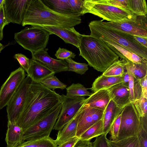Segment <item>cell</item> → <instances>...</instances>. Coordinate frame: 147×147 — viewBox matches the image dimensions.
Masks as SVG:
<instances>
[{
	"label": "cell",
	"mask_w": 147,
	"mask_h": 147,
	"mask_svg": "<svg viewBox=\"0 0 147 147\" xmlns=\"http://www.w3.org/2000/svg\"><path fill=\"white\" fill-rule=\"evenodd\" d=\"M61 96L41 83L33 82L16 123L23 131L61 103Z\"/></svg>",
	"instance_id": "cell-1"
},
{
	"label": "cell",
	"mask_w": 147,
	"mask_h": 147,
	"mask_svg": "<svg viewBox=\"0 0 147 147\" xmlns=\"http://www.w3.org/2000/svg\"><path fill=\"white\" fill-rule=\"evenodd\" d=\"M80 13L65 14L55 12L41 0H28L22 26H46L71 28L81 22Z\"/></svg>",
	"instance_id": "cell-2"
},
{
	"label": "cell",
	"mask_w": 147,
	"mask_h": 147,
	"mask_svg": "<svg viewBox=\"0 0 147 147\" xmlns=\"http://www.w3.org/2000/svg\"><path fill=\"white\" fill-rule=\"evenodd\" d=\"M78 49L88 65L103 73L119 57L105 41L90 35L82 34Z\"/></svg>",
	"instance_id": "cell-3"
},
{
	"label": "cell",
	"mask_w": 147,
	"mask_h": 147,
	"mask_svg": "<svg viewBox=\"0 0 147 147\" xmlns=\"http://www.w3.org/2000/svg\"><path fill=\"white\" fill-rule=\"evenodd\" d=\"M102 22V20H95L89 23L90 36L114 42L147 60V48L138 43L134 36L107 26Z\"/></svg>",
	"instance_id": "cell-4"
},
{
	"label": "cell",
	"mask_w": 147,
	"mask_h": 147,
	"mask_svg": "<svg viewBox=\"0 0 147 147\" xmlns=\"http://www.w3.org/2000/svg\"><path fill=\"white\" fill-rule=\"evenodd\" d=\"M90 13L109 22L135 19L137 16L125 9L112 6L99 0H83L81 16Z\"/></svg>",
	"instance_id": "cell-5"
},
{
	"label": "cell",
	"mask_w": 147,
	"mask_h": 147,
	"mask_svg": "<svg viewBox=\"0 0 147 147\" xmlns=\"http://www.w3.org/2000/svg\"><path fill=\"white\" fill-rule=\"evenodd\" d=\"M50 34L39 26L26 27L14 34L16 42L32 53L45 49Z\"/></svg>",
	"instance_id": "cell-6"
},
{
	"label": "cell",
	"mask_w": 147,
	"mask_h": 147,
	"mask_svg": "<svg viewBox=\"0 0 147 147\" xmlns=\"http://www.w3.org/2000/svg\"><path fill=\"white\" fill-rule=\"evenodd\" d=\"M62 107L60 104L24 131V141L35 140L49 137Z\"/></svg>",
	"instance_id": "cell-7"
},
{
	"label": "cell",
	"mask_w": 147,
	"mask_h": 147,
	"mask_svg": "<svg viewBox=\"0 0 147 147\" xmlns=\"http://www.w3.org/2000/svg\"><path fill=\"white\" fill-rule=\"evenodd\" d=\"M121 113L120 126L116 140L138 136L142 129L140 117L134 104L131 103L125 106Z\"/></svg>",
	"instance_id": "cell-8"
},
{
	"label": "cell",
	"mask_w": 147,
	"mask_h": 147,
	"mask_svg": "<svg viewBox=\"0 0 147 147\" xmlns=\"http://www.w3.org/2000/svg\"><path fill=\"white\" fill-rule=\"evenodd\" d=\"M62 107L53 129L59 131L76 115L86 98L83 96L69 97L62 94Z\"/></svg>",
	"instance_id": "cell-9"
},
{
	"label": "cell",
	"mask_w": 147,
	"mask_h": 147,
	"mask_svg": "<svg viewBox=\"0 0 147 147\" xmlns=\"http://www.w3.org/2000/svg\"><path fill=\"white\" fill-rule=\"evenodd\" d=\"M32 82L31 78L27 75L6 106L8 121L16 123L22 112L28 90Z\"/></svg>",
	"instance_id": "cell-10"
},
{
	"label": "cell",
	"mask_w": 147,
	"mask_h": 147,
	"mask_svg": "<svg viewBox=\"0 0 147 147\" xmlns=\"http://www.w3.org/2000/svg\"><path fill=\"white\" fill-rule=\"evenodd\" d=\"M102 22L107 26L131 35L147 37V15L138 16L134 20Z\"/></svg>",
	"instance_id": "cell-11"
},
{
	"label": "cell",
	"mask_w": 147,
	"mask_h": 147,
	"mask_svg": "<svg viewBox=\"0 0 147 147\" xmlns=\"http://www.w3.org/2000/svg\"><path fill=\"white\" fill-rule=\"evenodd\" d=\"M20 67L11 72L0 90V110L6 106L18 90L26 74Z\"/></svg>",
	"instance_id": "cell-12"
},
{
	"label": "cell",
	"mask_w": 147,
	"mask_h": 147,
	"mask_svg": "<svg viewBox=\"0 0 147 147\" xmlns=\"http://www.w3.org/2000/svg\"><path fill=\"white\" fill-rule=\"evenodd\" d=\"M104 111L83 104L78 113L79 119L76 136L79 138L87 129L102 119Z\"/></svg>",
	"instance_id": "cell-13"
},
{
	"label": "cell",
	"mask_w": 147,
	"mask_h": 147,
	"mask_svg": "<svg viewBox=\"0 0 147 147\" xmlns=\"http://www.w3.org/2000/svg\"><path fill=\"white\" fill-rule=\"evenodd\" d=\"M28 0H5L4 12L9 24H21L23 22Z\"/></svg>",
	"instance_id": "cell-14"
},
{
	"label": "cell",
	"mask_w": 147,
	"mask_h": 147,
	"mask_svg": "<svg viewBox=\"0 0 147 147\" xmlns=\"http://www.w3.org/2000/svg\"><path fill=\"white\" fill-rule=\"evenodd\" d=\"M32 58L38 61L55 74L68 70V65L66 61L52 58L48 54L47 49L32 53Z\"/></svg>",
	"instance_id": "cell-15"
},
{
	"label": "cell",
	"mask_w": 147,
	"mask_h": 147,
	"mask_svg": "<svg viewBox=\"0 0 147 147\" xmlns=\"http://www.w3.org/2000/svg\"><path fill=\"white\" fill-rule=\"evenodd\" d=\"M40 27L48 32L50 34L58 36L65 43L71 44L79 48L82 34L77 31L74 27L71 28L49 26Z\"/></svg>",
	"instance_id": "cell-16"
},
{
	"label": "cell",
	"mask_w": 147,
	"mask_h": 147,
	"mask_svg": "<svg viewBox=\"0 0 147 147\" xmlns=\"http://www.w3.org/2000/svg\"><path fill=\"white\" fill-rule=\"evenodd\" d=\"M111 99L119 107L124 108L131 103L129 88L121 83L107 89Z\"/></svg>",
	"instance_id": "cell-17"
},
{
	"label": "cell",
	"mask_w": 147,
	"mask_h": 147,
	"mask_svg": "<svg viewBox=\"0 0 147 147\" xmlns=\"http://www.w3.org/2000/svg\"><path fill=\"white\" fill-rule=\"evenodd\" d=\"M55 73L38 61L30 59L28 73L27 75L35 83H40L45 78L54 75Z\"/></svg>",
	"instance_id": "cell-18"
},
{
	"label": "cell",
	"mask_w": 147,
	"mask_h": 147,
	"mask_svg": "<svg viewBox=\"0 0 147 147\" xmlns=\"http://www.w3.org/2000/svg\"><path fill=\"white\" fill-rule=\"evenodd\" d=\"M111 100L107 90L101 89L91 94L84 104L104 111Z\"/></svg>",
	"instance_id": "cell-19"
},
{
	"label": "cell",
	"mask_w": 147,
	"mask_h": 147,
	"mask_svg": "<svg viewBox=\"0 0 147 147\" xmlns=\"http://www.w3.org/2000/svg\"><path fill=\"white\" fill-rule=\"evenodd\" d=\"M123 108L118 107L111 99L104 111L102 119L103 134L107 135L109 132L113 124Z\"/></svg>",
	"instance_id": "cell-20"
},
{
	"label": "cell",
	"mask_w": 147,
	"mask_h": 147,
	"mask_svg": "<svg viewBox=\"0 0 147 147\" xmlns=\"http://www.w3.org/2000/svg\"><path fill=\"white\" fill-rule=\"evenodd\" d=\"M5 139L7 147H16L24 142L23 129L16 123L8 121Z\"/></svg>",
	"instance_id": "cell-21"
},
{
	"label": "cell",
	"mask_w": 147,
	"mask_h": 147,
	"mask_svg": "<svg viewBox=\"0 0 147 147\" xmlns=\"http://www.w3.org/2000/svg\"><path fill=\"white\" fill-rule=\"evenodd\" d=\"M78 119L77 113L76 116L66 124L62 129L58 131L57 138L55 140L57 145L76 137Z\"/></svg>",
	"instance_id": "cell-22"
},
{
	"label": "cell",
	"mask_w": 147,
	"mask_h": 147,
	"mask_svg": "<svg viewBox=\"0 0 147 147\" xmlns=\"http://www.w3.org/2000/svg\"><path fill=\"white\" fill-rule=\"evenodd\" d=\"M108 46L119 57L124 60H128L136 63L147 61L137 55L113 42L105 41Z\"/></svg>",
	"instance_id": "cell-23"
},
{
	"label": "cell",
	"mask_w": 147,
	"mask_h": 147,
	"mask_svg": "<svg viewBox=\"0 0 147 147\" xmlns=\"http://www.w3.org/2000/svg\"><path fill=\"white\" fill-rule=\"evenodd\" d=\"M122 76H109L102 74L94 82L92 87L89 89L94 92L101 89H107L117 84L121 83Z\"/></svg>",
	"instance_id": "cell-24"
},
{
	"label": "cell",
	"mask_w": 147,
	"mask_h": 147,
	"mask_svg": "<svg viewBox=\"0 0 147 147\" xmlns=\"http://www.w3.org/2000/svg\"><path fill=\"white\" fill-rule=\"evenodd\" d=\"M125 61L127 71L136 79L140 80L147 75V61L137 64L128 60Z\"/></svg>",
	"instance_id": "cell-25"
},
{
	"label": "cell",
	"mask_w": 147,
	"mask_h": 147,
	"mask_svg": "<svg viewBox=\"0 0 147 147\" xmlns=\"http://www.w3.org/2000/svg\"><path fill=\"white\" fill-rule=\"evenodd\" d=\"M48 7L59 13L65 14H74L69 0H41Z\"/></svg>",
	"instance_id": "cell-26"
},
{
	"label": "cell",
	"mask_w": 147,
	"mask_h": 147,
	"mask_svg": "<svg viewBox=\"0 0 147 147\" xmlns=\"http://www.w3.org/2000/svg\"><path fill=\"white\" fill-rule=\"evenodd\" d=\"M103 121L102 119L92 125L80 136L79 138L90 140L92 138L103 134Z\"/></svg>",
	"instance_id": "cell-27"
},
{
	"label": "cell",
	"mask_w": 147,
	"mask_h": 147,
	"mask_svg": "<svg viewBox=\"0 0 147 147\" xmlns=\"http://www.w3.org/2000/svg\"><path fill=\"white\" fill-rule=\"evenodd\" d=\"M125 62L124 59L118 60L111 65L102 74L109 76H122L127 71Z\"/></svg>",
	"instance_id": "cell-28"
},
{
	"label": "cell",
	"mask_w": 147,
	"mask_h": 147,
	"mask_svg": "<svg viewBox=\"0 0 147 147\" xmlns=\"http://www.w3.org/2000/svg\"><path fill=\"white\" fill-rule=\"evenodd\" d=\"M55 140L49 137L40 139L25 141L16 147H57Z\"/></svg>",
	"instance_id": "cell-29"
},
{
	"label": "cell",
	"mask_w": 147,
	"mask_h": 147,
	"mask_svg": "<svg viewBox=\"0 0 147 147\" xmlns=\"http://www.w3.org/2000/svg\"><path fill=\"white\" fill-rule=\"evenodd\" d=\"M126 9L137 16L147 15L145 0H128Z\"/></svg>",
	"instance_id": "cell-30"
},
{
	"label": "cell",
	"mask_w": 147,
	"mask_h": 147,
	"mask_svg": "<svg viewBox=\"0 0 147 147\" xmlns=\"http://www.w3.org/2000/svg\"><path fill=\"white\" fill-rule=\"evenodd\" d=\"M129 88L131 103L139 99L142 94V90L139 80L136 79L134 76L129 75Z\"/></svg>",
	"instance_id": "cell-31"
},
{
	"label": "cell",
	"mask_w": 147,
	"mask_h": 147,
	"mask_svg": "<svg viewBox=\"0 0 147 147\" xmlns=\"http://www.w3.org/2000/svg\"><path fill=\"white\" fill-rule=\"evenodd\" d=\"M107 141L108 147H139L138 136L115 140H109L107 138Z\"/></svg>",
	"instance_id": "cell-32"
},
{
	"label": "cell",
	"mask_w": 147,
	"mask_h": 147,
	"mask_svg": "<svg viewBox=\"0 0 147 147\" xmlns=\"http://www.w3.org/2000/svg\"><path fill=\"white\" fill-rule=\"evenodd\" d=\"M67 94L66 96L71 97L89 96L91 94L88 91V89L86 88L82 84L78 83H73L66 88Z\"/></svg>",
	"instance_id": "cell-33"
},
{
	"label": "cell",
	"mask_w": 147,
	"mask_h": 147,
	"mask_svg": "<svg viewBox=\"0 0 147 147\" xmlns=\"http://www.w3.org/2000/svg\"><path fill=\"white\" fill-rule=\"evenodd\" d=\"M46 87L53 90L56 89L64 90L67 86L61 82L54 75L49 76L44 79L40 83Z\"/></svg>",
	"instance_id": "cell-34"
},
{
	"label": "cell",
	"mask_w": 147,
	"mask_h": 147,
	"mask_svg": "<svg viewBox=\"0 0 147 147\" xmlns=\"http://www.w3.org/2000/svg\"><path fill=\"white\" fill-rule=\"evenodd\" d=\"M65 60L68 64V71L74 72L82 75L88 69L87 64L77 62L71 58H69Z\"/></svg>",
	"instance_id": "cell-35"
},
{
	"label": "cell",
	"mask_w": 147,
	"mask_h": 147,
	"mask_svg": "<svg viewBox=\"0 0 147 147\" xmlns=\"http://www.w3.org/2000/svg\"><path fill=\"white\" fill-rule=\"evenodd\" d=\"M140 117L147 115V98L142 96L140 99L133 103Z\"/></svg>",
	"instance_id": "cell-36"
},
{
	"label": "cell",
	"mask_w": 147,
	"mask_h": 147,
	"mask_svg": "<svg viewBox=\"0 0 147 147\" xmlns=\"http://www.w3.org/2000/svg\"><path fill=\"white\" fill-rule=\"evenodd\" d=\"M14 57L18 60L21 66V67L28 74L30 67V59L21 53L16 54L14 55Z\"/></svg>",
	"instance_id": "cell-37"
},
{
	"label": "cell",
	"mask_w": 147,
	"mask_h": 147,
	"mask_svg": "<svg viewBox=\"0 0 147 147\" xmlns=\"http://www.w3.org/2000/svg\"><path fill=\"white\" fill-rule=\"evenodd\" d=\"M57 59L65 60L69 58H74L76 55L72 52L64 48L59 47L55 54Z\"/></svg>",
	"instance_id": "cell-38"
},
{
	"label": "cell",
	"mask_w": 147,
	"mask_h": 147,
	"mask_svg": "<svg viewBox=\"0 0 147 147\" xmlns=\"http://www.w3.org/2000/svg\"><path fill=\"white\" fill-rule=\"evenodd\" d=\"M121 113L119 115L111 127L109 131L111 135L110 140H115L117 138L120 124Z\"/></svg>",
	"instance_id": "cell-39"
},
{
	"label": "cell",
	"mask_w": 147,
	"mask_h": 147,
	"mask_svg": "<svg viewBox=\"0 0 147 147\" xmlns=\"http://www.w3.org/2000/svg\"><path fill=\"white\" fill-rule=\"evenodd\" d=\"M102 3L127 9L128 0H99Z\"/></svg>",
	"instance_id": "cell-40"
},
{
	"label": "cell",
	"mask_w": 147,
	"mask_h": 147,
	"mask_svg": "<svg viewBox=\"0 0 147 147\" xmlns=\"http://www.w3.org/2000/svg\"><path fill=\"white\" fill-rule=\"evenodd\" d=\"M83 0H69L74 13H80L82 11Z\"/></svg>",
	"instance_id": "cell-41"
},
{
	"label": "cell",
	"mask_w": 147,
	"mask_h": 147,
	"mask_svg": "<svg viewBox=\"0 0 147 147\" xmlns=\"http://www.w3.org/2000/svg\"><path fill=\"white\" fill-rule=\"evenodd\" d=\"M107 139V135L104 134L96 137L92 143V147H108Z\"/></svg>",
	"instance_id": "cell-42"
},
{
	"label": "cell",
	"mask_w": 147,
	"mask_h": 147,
	"mask_svg": "<svg viewBox=\"0 0 147 147\" xmlns=\"http://www.w3.org/2000/svg\"><path fill=\"white\" fill-rule=\"evenodd\" d=\"M8 24L5 16L3 5L0 7V34H3L4 28Z\"/></svg>",
	"instance_id": "cell-43"
},
{
	"label": "cell",
	"mask_w": 147,
	"mask_h": 147,
	"mask_svg": "<svg viewBox=\"0 0 147 147\" xmlns=\"http://www.w3.org/2000/svg\"><path fill=\"white\" fill-rule=\"evenodd\" d=\"M138 136L139 147H147V132L142 129Z\"/></svg>",
	"instance_id": "cell-44"
},
{
	"label": "cell",
	"mask_w": 147,
	"mask_h": 147,
	"mask_svg": "<svg viewBox=\"0 0 147 147\" xmlns=\"http://www.w3.org/2000/svg\"><path fill=\"white\" fill-rule=\"evenodd\" d=\"M79 139L76 136L73 137L57 146V147H73Z\"/></svg>",
	"instance_id": "cell-45"
},
{
	"label": "cell",
	"mask_w": 147,
	"mask_h": 147,
	"mask_svg": "<svg viewBox=\"0 0 147 147\" xmlns=\"http://www.w3.org/2000/svg\"><path fill=\"white\" fill-rule=\"evenodd\" d=\"M92 143L90 140L79 139L73 147H92Z\"/></svg>",
	"instance_id": "cell-46"
},
{
	"label": "cell",
	"mask_w": 147,
	"mask_h": 147,
	"mask_svg": "<svg viewBox=\"0 0 147 147\" xmlns=\"http://www.w3.org/2000/svg\"><path fill=\"white\" fill-rule=\"evenodd\" d=\"M139 81L142 88V95L147 98V75Z\"/></svg>",
	"instance_id": "cell-47"
},
{
	"label": "cell",
	"mask_w": 147,
	"mask_h": 147,
	"mask_svg": "<svg viewBox=\"0 0 147 147\" xmlns=\"http://www.w3.org/2000/svg\"><path fill=\"white\" fill-rule=\"evenodd\" d=\"M134 38L140 44L147 48V37L138 36H134Z\"/></svg>",
	"instance_id": "cell-48"
},
{
	"label": "cell",
	"mask_w": 147,
	"mask_h": 147,
	"mask_svg": "<svg viewBox=\"0 0 147 147\" xmlns=\"http://www.w3.org/2000/svg\"><path fill=\"white\" fill-rule=\"evenodd\" d=\"M129 80V75L127 71L122 75V80L121 83L125 85L128 86Z\"/></svg>",
	"instance_id": "cell-49"
},
{
	"label": "cell",
	"mask_w": 147,
	"mask_h": 147,
	"mask_svg": "<svg viewBox=\"0 0 147 147\" xmlns=\"http://www.w3.org/2000/svg\"><path fill=\"white\" fill-rule=\"evenodd\" d=\"M147 115L143 117H140L141 126L142 129L147 132Z\"/></svg>",
	"instance_id": "cell-50"
},
{
	"label": "cell",
	"mask_w": 147,
	"mask_h": 147,
	"mask_svg": "<svg viewBox=\"0 0 147 147\" xmlns=\"http://www.w3.org/2000/svg\"><path fill=\"white\" fill-rule=\"evenodd\" d=\"M5 47L0 42V53L4 48Z\"/></svg>",
	"instance_id": "cell-51"
},
{
	"label": "cell",
	"mask_w": 147,
	"mask_h": 147,
	"mask_svg": "<svg viewBox=\"0 0 147 147\" xmlns=\"http://www.w3.org/2000/svg\"><path fill=\"white\" fill-rule=\"evenodd\" d=\"M5 0H0V7L3 5H4Z\"/></svg>",
	"instance_id": "cell-52"
},
{
	"label": "cell",
	"mask_w": 147,
	"mask_h": 147,
	"mask_svg": "<svg viewBox=\"0 0 147 147\" xmlns=\"http://www.w3.org/2000/svg\"><path fill=\"white\" fill-rule=\"evenodd\" d=\"M3 37V34H0V41L2 40Z\"/></svg>",
	"instance_id": "cell-53"
}]
</instances>
